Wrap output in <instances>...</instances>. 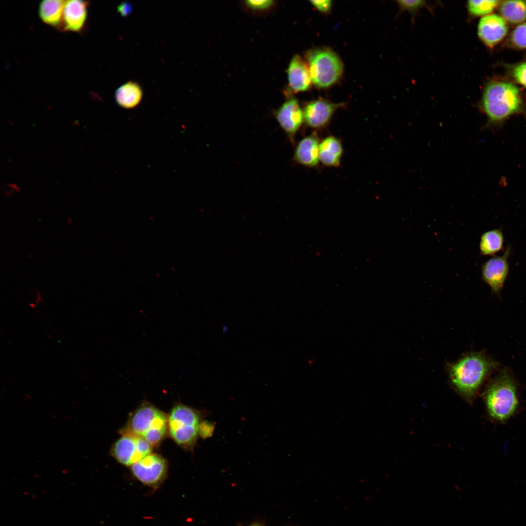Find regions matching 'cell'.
Masks as SVG:
<instances>
[{
    "instance_id": "1",
    "label": "cell",
    "mask_w": 526,
    "mask_h": 526,
    "mask_svg": "<svg viewBox=\"0 0 526 526\" xmlns=\"http://www.w3.org/2000/svg\"><path fill=\"white\" fill-rule=\"evenodd\" d=\"M479 107L487 117V125L492 126L521 113L524 105L520 91L513 82L492 80L485 87Z\"/></svg>"
},
{
    "instance_id": "2",
    "label": "cell",
    "mask_w": 526,
    "mask_h": 526,
    "mask_svg": "<svg viewBox=\"0 0 526 526\" xmlns=\"http://www.w3.org/2000/svg\"><path fill=\"white\" fill-rule=\"evenodd\" d=\"M497 366L496 362L483 353L470 352L448 363L447 368L453 387L465 397L471 399Z\"/></svg>"
},
{
    "instance_id": "3",
    "label": "cell",
    "mask_w": 526,
    "mask_h": 526,
    "mask_svg": "<svg viewBox=\"0 0 526 526\" xmlns=\"http://www.w3.org/2000/svg\"><path fill=\"white\" fill-rule=\"evenodd\" d=\"M207 414L182 404L174 405L168 415V432L172 439L184 449L194 448L199 437L206 438L213 426L204 420Z\"/></svg>"
},
{
    "instance_id": "4",
    "label": "cell",
    "mask_w": 526,
    "mask_h": 526,
    "mask_svg": "<svg viewBox=\"0 0 526 526\" xmlns=\"http://www.w3.org/2000/svg\"><path fill=\"white\" fill-rule=\"evenodd\" d=\"M485 399L488 413L495 421L503 422L514 414L518 399L516 384L509 371L504 370L491 380Z\"/></svg>"
},
{
    "instance_id": "5",
    "label": "cell",
    "mask_w": 526,
    "mask_h": 526,
    "mask_svg": "<svg viewBox=\"0 0 526 526\" xmlns=\"http://www.w3.org/2000/svg\"><path fill=\"white\" fill-rule=\"evenodd\" d=\"M168 431V415L148 402L132 414L122 433L141 437L152 447L158 445Z\"/></svg>"
},
{
    "instance_id": "6",
    "label": "cell",
    "mask_w": 526,
    "mask_h": 526,
    "mask_svg": "<svg viewBox=\"0 0 526 526\" xmlns=\"http://www.w3.org/2000/svg\"><path fill=\"white\" fill-rule=\"evenodd\" d=\"M306 58L312 82L319 88H325L334 85L342 75L343 66L340 58L329 48L309 50Z\"/></svg>"
},
{
    "instance_id": "7",
    "label": "cell",
    "mask_w": 526,
    "mask_h": 526,
    "mask_svg": "<svg viewBox=\"0 0 526 526\" xmlns=\"http://www.w3.org/2000/svg\"><path fill=\"white\" fill-rule=\"evenodd\" d=\"M122 434L111 449L112 455L119 463L131 467L151 453L152 446L144 439L131 434Z\"/></svg>"
},
{
    "instance_id": "8",
    "label": "cell",
    "mask_w": 526,
    "mask_h": 526,
    "mask_svg": "<svg viewBox=\"0 0 526 526\" xmlns=\"http://www.w3.org/2000/svg\"><path fill=\"white\" fill-rule=\"evenodd\" d=\"M131 469L133 476L142 483L155 487L166 477L168 463L162 456L151 453L135 463Z\"/></svg>"
},
{
    "instance_id": "9",
    "label": "cell",
    "mask_w": 526,
    "mask_h": 526,
    "mask_svg": "<svg viewBox=\"0 0 526 526\" xmlns=\"http://www.w3.org/2000/svg\"><path fill=\"white\" fill-rule=\"evenodd\" d=\"M511 248L508 246L504 254L494 256L484 263L481 267L483 280L488 285L491 291L499 295L509 272L508 258Z\"/></svg>"
},
{
    "instance_id": "10",
    "label": "cell",
    "mask_w": 526,
    "mask_h": 526,
    "mask_svg": "<svg viewBox=\"0 0 526 526\" xmlns=\"http://www.w3.org/2000/svg\"><path fill=\"white\" fill-rule=\"evenodd\" d=\"M343 106V103L320 98L309 101L303 109L304 123L311 129H323L329 125L336 111Z\"/></svg>"
},
{
    "instance_id": "11",
    "label": "cell",
    "mask_w": 526,
    "mask_h": 526,
    "mask_svg": "<svg viewBox=\"0 0 526 526\" xmlns=\"http://www.w3.org/2000/svg\"><path fill=\"white\" fill-rule=\"evenodd\" d=\"M508 30V23L500 15L490 14L480 19L477 34L486 46L492 48L503 40Z\"/></svg>"
},
{
    "instance_id": "12",
    "label": "cell",
    "mask_w": 526,
    "mask_h": 526,
    "mask_svg": "<svg viewBox=\"0 0 526 526\" xmlns=\"http://www.w3.org/2000/svg\"><path fill=\"white\" fill-rule=\"evenodd\" d=\"M275 117L281 128L293 142L294 137L304 123L303 110L298 100L289 98L277 110Z\"/></svg>"
},
{
    "instance_id": "13",
    "label": "cell",
    "mask_w": 526,
    "mask_h": 526,
    "mask_svg": "<svg viewBox=\"0 0 526 526\" xmlns=\"http://www.w3.org/2000/svg\"><path fill=\"white\" fill-rule=\"evenodd\" d=\"M88 5L87 1H65L62 21L64 30L73 32L82 30L87 19Z\"/></svg>"
},
{
    "instance_id": "14",
    "label": "cell",
    "mask_w": 526,
    "mask_h": 526,
    "mask_svg": "<svg viewBox=\"0 0 526 526\" xmlns=\"http://www.w3.org/2000/svg\"><path fill=\"white\" fill-rule=\"evenodd\" d=\"M320 142L319 136L316 132L303 137L296 145L294 154L295 161L306 167H317L320 162Z\"/></svg>"
},
{
    "instance_id": "15",
    "label": "cell",
    "mask_w": 526,
    "mask_h": 526,
    "mask_svg": "<svg viewBox=\"0 0 526 526\" xmlns=\"http://www.w3.org/2000/svg\"><path fill=\"white\" fill-rule=\"evenodd\" d=\"M288 86L292 93L304 92L310 88L312 80L307 63L296 55L291 59L287 70Z\"/></svg>"
},
{
    "instance_id": "16",
    "label": "cell",
    "mask_w": 526,
    "mask_h": 526,
    "mask_svg": "<svg viewBox=\"0 0 526 526\" xmlns=\"http://www.w3.org/2000/svg\"><path fill=\"white\" fill-rule=\"evenodd\" d=\"M343 153L340 140L333 135H329L320 140L319 149V162L328 167L339 166Z\"/></svg>"
},
{
    "instance_id": "17",
    "label": "cell",
    "mask_w": 526,
    "mask_h": 526,
    "mask_svg": "<svg viewBox=\"0 0 526 526\" xmlns=\"http://www.w3.org/2000/svg\"><path fill=\"white\" fill-rule=\"evenodd\" d=\"M143 93L142 88L138 83L128 81L116 90L114 97L118 105L125 109H132L140 103Z\"/></svg>"
},
{
    "instance_id": "18",
    "label": "cell",
    "mask_w": 526,
    "mask_h": 526,
    "mask_svg": "<svg viewBox=\"0 0 526 526\" xmlns=\"http://www.w3.org/2000/svg\"><path fill=\"white\" fill-rule=\"evenodd\" d=\"M498 9L499 15L507 23L519 25L526 21V0L501 1Z\"/></svg>"
},
{
    "instance_id": "19",
    "label": "cell",
    "mask_w": 526,
    "mask_h": 526,
    "mask_svg": "<svg viewBox=\"0 0 526 526\" xmlns=\"http://www.w3.org/2000/svg\"><path fill=\"white\" fill-rule=\"evenodd\" d=\"M65 0H45L41 1L38 7V15L41 20L47 25L57 27L62 21Z\"/></svg>"
},
{
    "instance_id": "20",
    "label": "cell",
    "mask_w": 526,
    "mask_h": 526,
    "mask_svg": "<svg viewBox=\"0 0 526 526\" xmlns=\"http://www.w3.org/2000/svg\"><path fill=\"white\" fill-rule=\"evenodd\" d=\"M504 237L502 231L498 228L483 233L480 237L479 249L483 256H492L503 248Z\"/></svg>"
},
{
    "instance_id": "21",
    "label": "cell",
    "mask_w": 526,
    "mask_h": 526,
    "mask_svg": "<svg viewBox=\"0 0 526 526\" xmlns=\"http://www.w3.org/2000/svg\"><path fill=\"white\" fill-rule=\"evenodd\" d=\"M500 0H469L467 2L468 10L470 14L474 17L490 14L495 8L498 7Z\"/></svg>"
},
{
    "instance_id": "22",
    "label": "cell",
    "mask_w": 526,
    "mask_h": 526,
    "mask_svg": "<svg viewBox=\"0 0 526 526\" xmlns=\"http://www.w3.org/2000/svg\"><path fill=\"white\" fill-rule=\"evenodd\" d=\"M507 46L515 49H526V22L517 25L509 33L507 40Z\"/></svg>"
},
{
    "instance_id": "23",
    "label": "cell",
    "mask_w": 526,
    "mask_h": 526,
    "mask_svg": "<svg viewBox=\"0 0 526 526\" xmlns=\"http://www.w3.org/2000/svg\"><path fill=\"white\" fill-rule=\"evenodd\" d=\"M509 74L516 83L526 89V61L511 66L509 69Z\"/></svg>"
},
{
    "instance_id": "24",
    "label": "cell",
    "mask_w": 526,
    "mask_h": 526,
    "mask_svg": "<svg viewBox=\"0 0 526 526\" xmlns=\"http://www.w3.org/2000/svg\"><path fill=\"white\" fill-rule=\"evenodd\" d=\"M244 2L248 8L257 11L266 10L274 4V1L271 0H248Z\"/></svg>"
},
{
    "instance_id": "25",
    "label": "cell",
    "mask_w": 526,
    "mask_h": 526,
    "mask_svg": "<svg viewBox=\"0 0 526 526\" xmlns=\"http://www.w3.org/2000/svg\"><path fill=\"white\" fill-rule=\"evenodd\" d=\"M400 9L409 12H414L426 5L424 0H398L397 1Z\"/></svg>"
},
{
    "instance_id": "26",
    "label": "cell",
    "mask_w": 526,
    "mask_h": 526,
    "mask_svg": "<svg viewBox=\"0 0 526 526\" xmlns=\"http://www.w3.org/2000/svg\"><path fill=\"white\" fill-rule=\"evenodd\" d=\"M310 1L317 9L323 13L329 12L332 7V4L331 0H310Z\"/></svg>"
},
{
    "instance_id": "27",
    "label": "cell",
    "mask_w": 526,
    "mask_h": 526,
    "mask_svg": "<svg viewBox=\"0 0 526 526\" xmlns=\"http://www.w3.org/2000/svg\"><path fill=\"white\" fill-rule=\"evenodd\" d=\"M118 12L122 16L128 15L132 11V6L129 2L121 3L117 8Z\"/></svg>"
},
{
    "instance_id": "28",
    "label": "cell",
    "mask_w": 526,
    "mask_h": 526,
    "mask_svg": "<svg viewBox=\"0 0 526 526\" xmlns=\"http://www.w3.org/2000/svg\"><path fill=\"white\" fill-rule=\"evenodd\" d=\"M35 290L36 292V296H37L36 300L35 301V303L36 304H39L40 302H44V301L42 299V297H41V294H40L39 291L37 289H35Z\"/></svg>"
},
{
    "instance_id": "29",
    "label": "cell",
    "mask_w": 526,
    "mask_h": 526,
    "mask_svg": "<svg viewBox=\"0 0 526 526\" xmlns=\"http://www.w3.org/2000/svg\"><path fill=\"white\" fill-rule=\"evenodd\" d=\"M67 223L69 225H72L73 224V220L71 217H67L66 219Z\"/></svg>"
},
{
    "instance_id": "30",
    "label": "cell",
    "mask_w": 526,
    "mask_h": 526,
    "mask_svg": "<svg viewBox=\"0 0 526 526\" xmlns=\"http://www.w3.org/2000/svg\"><path fill=\"white\" fill-rule=\"evenodd\" d=\"M26 258H27V259H30V260H31V259H33V258H34V256H33V255H32V254H27V255H26Z\"/></svg>"
},
{
    "instance_id": "31",
    "label": "cell",
    "mask_w": 526,
    "mask_h": 526,
    "mask_svg": "<svg viewBox=\"0 0 526 526\" xmlns=\"http://www.w3.org/2000/svg\"><path fill=\"white\" fill-rule=\"evenodd\" d=\"M30 305L31 307H32L33 308H36L35 304H34L33 303H30Z\"/></svg>"
},
{
    "instance_id": "32",
    "label": "cell",
    "mask_w": 526,
    "mask_h": 526,
    "mask_svg": "<svg viewBox=\"0 0 526 526\" xmlns=\"http://www.w3.org/2000/svg\"><path fill=\"white\" fill-rule=\"evenodd\" d=\"M257 526V525H252V526Z\"/></svg>"
}]
</instances>
